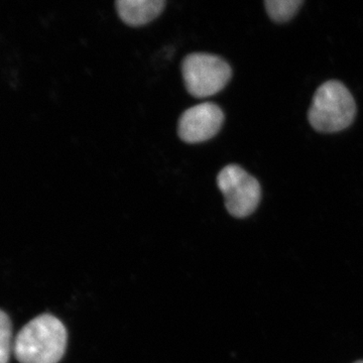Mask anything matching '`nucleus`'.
Returning <instances> with one entry per match:
<instances>
[{
	"label": "nucleus",
	"mask_w": 363,
	"mask_h": 363,
	"mask_svg": "<svg viewBox=\"0 0 363 363\" xmlns=\"http://www.w3.org/2000/svg\"><path fill=\"white\" fill-rule=\"evenodd\" d=\"M182 73L188 92L192 96L205 98L220 92L228 84L233 70L220 57L194 52L184 59Z\"/></svg>",
	"instance_id": "7ed1b4c3"
},
{
	"label": "nucleus",
	"mask_w": 363,
	"mask_h": 363,
	"mask_svg": "<svg viewBox=\"0 0 363 363\" xmlns=\"http://www.w3.org/2000/svg\"><path fill=\"white\" fill-rule=\"evenodd\" d=\"M267 13L272 20L278 23H284L291 20L300 6H302V0H267L264 2Z\"/></svg>",
	"instance_id": "0eeeda50"
},
{
	"label": "nucleus",
	"mask_w": 363,
	"mask_h": 363,
	"mask_svg": "<svg viewBox=\"0 0 363 363\" xmlns=\"http://www.w3.org/2000/svg\"><path fill=\"white\" fill-rule=\"evenodd\" d=\"M13 345V324L6 312L0 310V363H9Z\"/></svg>",
	"instance_id": "6e6552de"
},
{
	"label": "nucleus",
	"mask_w": 363,
	"mask_h": 363,
	"mask_svg": "<svg viewBox=\"0 0 363 363\" xmlns=\"http://www.w3.org/2000/svg\"><path fill=\"white\" fill-rule=\"evenodd\" d=\"M217 185L225 199L229 214L245 218L257 210L262 197L259 181L238 164H228L217 177Z\"/></svg>",
	"instance_id": "20e7f679"
},
{
	"label": "nucleus",
	"mask_w": 363,
	"mask_h": 363,
	"mask_svg": "<svg viewBox=\"0 0 363 363\" xmlns=\"http://www.w3.org/2000/svg\"><path fill=\"white\" fill-rule=\"evenodd\" d=\"M353 363H363V359L357 360V362Z\"/></svg>",
	"instance_id": "1a4fd4ad"
},
{
	"label": "nucleus",
	"mask_w": 363,
	"mask_h": 363,
	"mask_svg": "<svg viewBox=\"0 0 363 363\" xmlns=\"http://www.w3.org/2000/svg\"><path fill=\"white\" fill-rule=\"evenodd\" d=\"M357 106L350 90L338 81H328L315 93L309 121L321 133H337L354 121Z\"/></svg>",
	"instance_id": "f03ea898"
},
{
	"label": "nucleus",
	"mask_w": 363,
	"mask_h": 363,
	"mask_svg": "<svg viewBox=\"0 0 363 363\" xmlns=\"http://www.w3.org/2000/svg\"><path fill=\"white\" fill-rule=\"evenodd\" d=\"M224 113L218 105L212 102L195 105L182 114L178 133L188 143L206 142L220 130Z\"/></svg>",
	"instance_id": "39448f33"
},
{
	"label": "nucleus",
	"mask_w": 363,
	"mask_h": 363,
	"mask_svg": "<svg viewBox=\"0 0 363 363\" xmlns=\"http://www.w3.org/2000/svg\"><path fill=\"white\" fill-rule=\"evenodd\" d=\"M119 18L126 25L140 26L157 18L164 11V0H118L116 2Z\"/></svg>",
	"instance_id": "423d86ee"
},
{
	"label": "nucleus",
	"mask_w": 363,
	"mask_h": 363,
	"mask_svg": "<svg viewBox=\"0 0 363 363\" xmlns=\"http://www.w3.org/2000/svg\"><path fill=\"white\" fill-rule=\"evenodd\" d=\"M67 330L51 314L35 317L18 332L13 342L20 363H58L65 354Z\"/></svg>",
	"instance_id": "f257e3e1"
}]
</instances>
